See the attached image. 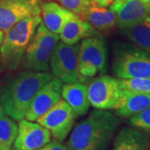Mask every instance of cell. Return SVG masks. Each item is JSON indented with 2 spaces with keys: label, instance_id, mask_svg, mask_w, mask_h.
I'll return each instance as SVG.
<instances>
[{
  "label": "cell",
  "instance_id": "obj_6",
  "mask_svg": "<svg viewBox=\"0 0 150 150\" xmlns=\"http://www.w3.org/2000/svg\"><path fill=\"white\" fill-rule=\"evenodd\" d=\"M59 37L49 31L41 23L36 28L22 60L24 70L35 72H49L50 59Z\"/></svg>",
  "mask_w": 150,
  "mask_h": 150
},
{
  "label": "cell",
  "instance_id": "obj_3",
  "mask_svg": "<svg viewBox=\"0 0 150 150\" xmlns=\"http://www.w3.org/2000/svg\"><path fill=\"white\" fill-rule=\"evenodd\" d=\"M41 23L39 15L30 17L6 31L0 48V72L14 71L20 66L28 46Z\"/></svg>",
  "mask_w": 150,
  "mask_h": 150
},
{
  "label": "cell",
  "instance_id": "obj_12",
  "mask_svg": "<svg viewBox=\"0 0 150 150\" xmlns=\"http://www.w3.org/2000/svg\"><path fill=\"white\" fill-rule=\"evenodd\" d=\"M63 83L53 77L33 97L24 118L35 122L61 99Z\"/></svg>",
  "mask_w": 150,
  "mask_h": 150
},
{
  "label": "cell",
  "instance_id": "obj_15",
  "mask_svg": "<svg viewBox=\"0 0 150 150\" xmlns=\"http://www.w3.org/2000/svg\"><path fill=\"white\" fill-rule=\"evenodd\" d=\"M150 106V93L122 89V95L115 110L118 117L129 118Z\"/></svg>",
  "mask_w": 150,
  "mask_h": 150
},
{
  "label": "cell",
  "instance_id": "obj_14",
  "mask_svg": "<svg viewBox=\"0 0 150 150\" xmlns=\"http://www.w3.org/2000/svg\"><path fill=\"white\" fill-rule=\"evenodd\" d=\"M40 8L42 23L49 31L58 35L68 22L79 16L59 3L50 0H41Z\"/></svg>",
  "mask_w": 150,
  "mask_h": 150
},
{
  "label": "cell",
  "instance_id": "obj_30",
  "mask_svg": "<svg viewBox=\"0 0 150 150\" xmlns=\"http://www.w3.org/2000/svg\"><path fill=\"white\" fill-rule=\"evenodd\" d=\"M149 20H150V16H149Z\"/></svg>",
  "mask_w": 150,
  "mask_h": 150
},
{
  "label": "cell",
  "instance_id": "obj_28",
  "mask_svg": "<svg viewBox=\"0 0 150 150\" xmlns=\"http://www.w3.org/2000/svg\"><path fill=\"white\" fill-rule=\"evenodd\" d=\"M6 113L5 112H4V108H3V107H2V105L0 104V118L1 117H3L4 115H5Z\"/></svg>",
  "mask_w": 150,
  "mask_h": 150
},
{
  "label": "cell",
  "instance_id": "obj_10",
  "mask_svg": "<svg viewBox=\"0 0 150 150\" xmlns=\"http://www.w3.org/2000/svg\"><path fill=\"white\" fill-rule=\"evenodd\" d=\"M41 0H0V29L4 33L18 22L41 13Z\"/></svg>",
  "mask_w": 150,
  "mask_h": 150
},
{
  "label": "cell",
  "instance_id": "obj_17",
  "mask_svg": "<svg viewBox=\"0 0 150 150\" xmlns=\"http://www.w3.org/2000/svg\"><path fill=\"white\" fill-rule=\"evenodd\" d=\"M149 138L144 131L124 126L118 131L112 150H148Z\"/></svg>",
  "mask_w": 150,
  "mask_h": 150
},
{
  "label": "cell",
  "instance_id": "obj_19",
  "mask_svg": "<svg viewBox=\"0 0 150 150\" xmlns=\"http://www.w3.org/2000/svg\"><path fill=\"white\" fill-rule=\"evenodd\" d=\"M80 18L88 22L100 33L109 32L117 26L115 14L108 7L90 5Z\"/></svg>",
  "mask_w": 150,
  "mask_h": 150
},
{
  "label": "cell",
  "instance_id": "obj_24",
  "mask_svg": "<svg viewBox=\"0 0 150 150\" xmlns=\"http://www.w3.org/2000/svg\"><path fill=\"white\" fill-rule=\"evenodd\" d=\"M59 4L80 17L91 4L90 0H56Z\"/></svg>",
  "mask_w": 150,
  "mask_h": 150
},
{
  "label": "cell",
  "instance_id": "obj_26",
  "mask_svg": "<svg viewBox=\"0 0 150 150\" xmlns=\"http://www.w3.org/2000/svg\"><path fill=\"white\" fill-rule=\"evenodd\" d=\"M114 0H90L92 5L99 7H108Z\"/></svg>",
  "mask_w": 150,
  "mask_h": 150
},
{
  "label": "cell",
  "instance_id": "obj_16",
  "mask_svg": "<svg viewBox=\"0 0 150 150\" xmlns=\"http://www.w3.org/2000/svg\"><path fill=\"white\" fill-rule=\"evenodd\" d=\"M61 96L72 108L75 118L88 112L90 103L88 98V86L80 82L64 83L62 86Z\"/></svg>",
  "mask_w": 150,
  "mask_h": 150
},
{
  "label": "cell",
  "instance_id": "obj_2",
  "mask_svg": "<svg viewBox=\"0 0 150 150\" xmlns=\"http://www.w3.org/2000/svg\"><path fill=\"white\" fill-rule=\"evenodd\" d=\"M119 123L117 115L95 109L75 126L66 146L69 150H107Z\"/></svg>",
  "mask_w": 150,
  "mask_h": 150
},
{
  "label": "cell",
  "instance_id": "obj_20",
  "mask_svg": "<svg viewBox=\"0 0 150 150\" xmlns=\"http://www.w3.org/2000/svg\"><path fill=\"white\" fill-rule=\"evenodd\" d=\"M120 29L123 35L133 44L150 55V20L149 18L132 26Z\"/></svg>",
  "mask_w": 150,
  "mask_h": 150
},
{
  "label": "cell",
  "instance_id": "obj_8",
  "mask_svg": "<svg viewBox=\"0 0 150 150\" xmlns=\"http://www.w3.org/2000/svg\"><path fill=\"white\" fill-rule=\"evenodd\" d=\"M122 95L117 78L102 74L88 86V98L92 107L100 110L115 109Z\"/></svg>",
  "mask_w": 150,
  "mask_h": 150
},
{
  "label": "cell",
  "instance_id": "obj_11",
  "mask_svg": "<svg viewBox=\"0 0 150 150\" xmlns=\"http://www.w3.org/2000/svg\"><path fill=\"white\" fill-rule=\"evenodd\" d=\"M51 140V134L39 123L23 118L18 123V134L12 150H38Z\"/></svg>",
  "mask_w": 150,
  "mask_h": 150
},
{
  "label": "cell",
  "instance_id": "obj_21",
  "mask_svg": "<svg viewBox=\"0 0 150 150\" xmlns=\"http://www.w3.org/2000/svg\"><path fill=\"white\" fill-rule=\"evenodd\" d=\"M18 134V124L8 115L0 118V150H12Z\"/></svg>",
  "mask_w": 150,
  "mask_h": 150
},
{
  "label": "cell",
  "instance_id": "obj_22",
  "mask_svg": "<svg viewBox=\"0 0 150 150\" xmlns=\"http://www.w3.org/2000/svg\"><path fill=\"white\" fill-rule=\"evenodd\" d=\"M118 80L122 89H129L150 93V78L118 79Z\"/></svg>",
  "mask_w": 150,
  "mask_h": 150
},
{
  "label": "cell",
  "instance_id": "obj_5",
  "mask_svg": "<svg viewBox=\"0 0 150 150\" xmlns=\"http://www.w3.org/2000/svg\"><path fill=\"white\" fill-rule=\"evenodd\" d=\"M108 50L102 34L82 40L78 59L79 80L90 83L98 74H104L108 70Z\"/></svg>",
  "mask_w": 150,
  "mask_h": 150
},
{
  "label": "cell",
  "instance_id": "obj_18",
  "mask_svg": "<svg viewBox=\"0 0 150 150\" xmlns=\"http://www.w3.org/2000/svg\"><path fill=\"white\" fill-rule=\"evenodd\" d=\"M100 34L101 33L97 31L88 22L78 16L65 24L59 37L63 43L73 45L84 38Z\"/></svg>",
  "mask_w": 150,
  "mask_h": 150
},
{
  "label": "cell",
  "instance_id": "obj_29",
  "mask_svg": "<svg viewBox=\"0 0 150 150\" xmlns=\"http://www.w3.org/2000/svg\"><path fill=\"white\" fill-rule=\"evenodd\" d=\"M142 1H143L145 4H146V5L148 6V7L150 8V0H142Z\"/></svg>",
  "mask_w": 150,
  "mask_h": 150
},
{
  "label": "cell",
  "instance_id": "obj_31",
  "mask_svg": "<svg viewBox=\"0 0 150 150\" xmlns=\"http://www.w3.org/2000/svg\"><path fill=\"white\" fill-rule=\"evenodd\" d=\"M0 87H1V84H0Z\"/></svg>",
  "mask_w": 150,
  "mask_h": 150
},
{
  "label": "cell",
  "instance_id": "obj_1",
  "mask_svg": "<svg viewBox=\"0 0 150 150\" xmlns=\"http://www.w3.org/2000/svg\"><path fill=\"white\" fill-rule=\"evenodd\" d=\"M53 79L49 72L24 70L8 79L0 87V104L6 115L19 121L27 112L33 97Z\"/></svg>",
  "mask_w": 150,
  "mask_h": 150
},
{
  "label": "cell",
  "instance_id": "obj_7",
  "mask_svg": "<svg viewBox=\"0 0 150 150\" xmlns=\"http://www.w3.org/2000/svg\"><path fill=\"white\" fill-rule=\"evenodd\" d=\"M80 44L69 45L59 42L50 59V70L53 77L63 83H77L79 80L78 59Z\"/></svg>",
  "mask_w": 150,
  "mask_h": 150
},
{
  "label": "cell",
  "instance_id": "obj_9",
  "mask_svg": "<svg viewBox=\"0 0 150 150\" xmlns=\"http://www.w3.org/2000/svg\"><path fill=\"white\" fill-rule=\"evenodd\" d=\"M74 119L72 108L64 99H60L36 122L48 129L54 139L63 142L73 129Z\"/></svg>",
  "mask_w": 150,
  "mask_h": 150
},
{
  "label": "cell",
  "instance_id": "obj_27",
  "mask_svg": "<svg viewBox=\"0 0 150 150\" xmlns=\"http://www.w3.org/2000/svg\"><path fill=\"white\" fill-rule=\"evenodd\" d=\"M4 32L0 29V48H1V45H2V42H3V39H4Z\"/></svg>",
  "mask_w": 150,
  "mask_h": 150
},
{
  "label": "cell",
  "instance_id": "obj_23",
  "mask_svg": "<svg viewBox=\"0 0 150 150\" xmlns=\"http://www.w3.org/2000/svg\"><path fill=\"white\" fill-rule=\"evenodd\" d=\"M129 124L144 132L150 133V106L129 118Z\"/></svg>",
  "mask_w": 150,
  "mask_h": 150
},
{
  "label": "cell",
  "instance_id": "obj_4",
  "mask_svg": "<svg viewBox=\"0 0 150 150\" xmlns=\"http://www.w3.org/2000/svg\"><path fill=\"white\" fill-rule=\"evenodd\" d=\"M112 72L117 79L150 78V55L134 44L114 43Z\"/></svg>",
  "mask_w": 150,
  "mask_h": 150
},
{
  "label": "cell",
  "instance_id": "obj_13",
  "mask_svg": "<svg viewBox=\"0 0 150 150\" xmlns=\"http://www.w3.org/2000/svg\"><path fill=\"white\" fill-rule=\"evenodd\" d=\"M108 8L114 13L119 28L141 23L150 16V8L142 0H114Z\"/></svg>",
  "mask_w": 150,
  "mask_h": 150
},
{
  "label": "cell",
  "instance_id": "obj_25",
  "mask_svg": "<svg viewBox=\"0 0 150 150\" xmlns=\"http://www.w3.org/2000/svg\"><path fill=\"white\" fill-rule=\"evenodd\" d=\"M38 150H69L67 146L62 144V142H59L58 140L53 139L50 140L47 144L43 147L38 149Z\"/></svg>",
  "mask_w": 150,
  "mask_h": 150
}]
</instances>
